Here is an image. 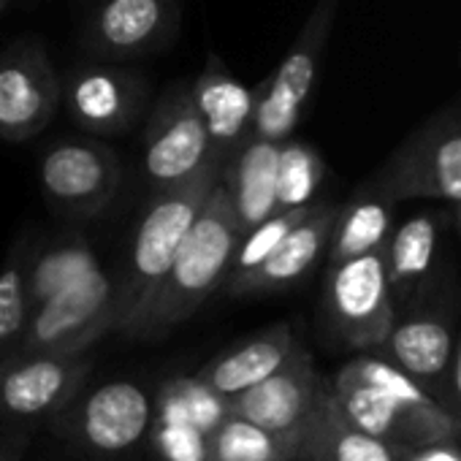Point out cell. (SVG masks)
I'll return each instance as SVG.
<instances>
[{
	"label": "cell",
	"instance_id": "7c38bea8",
	"mask_svg": "<svg viewBox=\"0 0 461 461\" xmlns=\"http://www.w3.org/2000/svg\"><path fill=\"white\" fill-rule=\"evenodd\" d=\"M380 195L461 201V122L431 125L410 139L377 176Z\"/></svg>",
	"mask_w": 461,
	"mask_h": 461
},
{
	"label": "cell",
	"instance_id": "4fadbf2b",
	"mask_svg": "<svg viewBox=\"0 0 461 461\" xmlns=\"http://www.w3.org/2000/svg\"><path fill=\"white\" fill-rule=\"evenodd\" d=\"M176 33V0H104L85 28V50L98 60H131L166 50Z\"/></svg>",
	"mask_w": 461,
	"mask_h": 461
},
{
	"label": "cell",
	"instance_id": "836d02e7",
	"mask_svg": "<svg viewBox=\"0 0 461 461\" xmlns=\"http://www.w3.org/2000/svg\"><path fill=\"white\" fill-rule=\"evenodd\" d=\"M0 461H9V458H6V456H4V453H0Z\"/></svg>",
	"mask_w": 461,
	"mask_h": 461
},
{
	"label": "cell",
	"instance_id": "5bb4252c",
	"mask_svg": "<svg viewBox=\"0 0 461 461\" xmlns=\"http://www.w3.org/2000/svg\"><path fill=\"white\" fill-rule=\"evenodd\" d=\"M147 82L114 66H79L63 82L71 120L90 136H122L147 109Z\"/></svg>",
	"mask_w": 461,
	"mask_h": 461
},
{
	"label": "cell",
	"instance_id": "ba28073f",
	"mask_svg": "<svg viewBox=\"0 0 461 461\" xmlns=\"http://www.w3.org/2000/svg\"><path fill=\"white\" fill-rule=\"evenodd\" d=\"M63 82L36 39L0 52V139L20 144L39 136L60 112Z\"/></svg>",
	"mask_w": 461,
	"mask_h": 461
},
{
	"label": "cell",
	"instance_id": "d4e9b609",
	"mask_svg": "<svg viewBox=\"0 0 461 461\" xmlns=\"http://www.w3.org/2000/svg\"><path fill=\"white\" fill-rule=\"evenodd\" d=\"M206 461H302V442L225 415L206 431Z\"/></svg>",
	"mask_w": 461,
	"mask_h": 461
},
{
	"label": "cell",
	"instance_id": "4316f807",
	"mask_svg": "<svg viewBox=\"0 0 461 461\" xmlns=\"http://www.w3.org/2000/svg\"><path fill=\"white\" fill-rule=\"evenodd\" d=\"M323 176H326V166L318 149L291 139L283 141L280 163H277V209L310 206Z\"/></svg>",
	"mask_w": 461,
	"mask_h": 461
},
{
	"label": "cell",
	"instance_id": "5b68a950",
	"mask_svg": "<svg viewBox=\"0 0 461 461\" xmlns=\"http://www.w3.org/2000/svg\"><path fill=\"white\" fill-rule=\"evenodd\" d=\"M323 310L331 331L345 345L358 350L380 348L396 321L383 250L331 264Z\"/></svg>",
	"mask_w": 461,
	"mask_h": 461
},
{
	"label": "cell",
	"instance_id": "7a4b0ae2",
	"mask_svg": "<svg viewBox=\"0 0 461 461\" xmlns=\"http://www.w3.org/2000/svg\"><path fill=\"white\" fill-rule=\"evenodd\" d=\"M331 391L353 426L388 442L393 450L456 439L461 431L458 418L439 404L429 388L383 356L348 361L337 372Z\"/></svg>",
	"mask_w": 461,
	"mask_h": 461
},
{
	"label": "cell",
	"instance_id": "e0dca14e",
	"mask_svg": "<svg viewBox=\"0 0 461 461\" xmlns=\"http://www.w3.org/2000/svg\"><path fill=\"white\" fill-rule=\"evenodd\" d=\"M152 429V399L131 380H112L87 393L77 410V434L101 453H122Z\"/></svg>",
	"mask_w": 461,
	"mask_h": 461
},
{
	"label": "cell",
	"instance_id": "52a82bcc",
	"mask_svg": "<svg viewBox=\"0 0 461 461\" xmlns=\"http://www.w3.org/2000/svg\"><path fill=\"white\" fill-rule=\"evenodd\" d=\"M141 160L152 193L182 185L217 160L187 82L171 85L155 101L144 131Z\"/></svg>",
	"mask_w": 461,
	"mask_h": 461
},
{
	"label": "cell",
	"instance_id": "6da1fadb",
	"mask_svg": "<svg viewBox=\"0 0 461 461\" xmlns=\"http://www.w3.org/2000/svg\"><path fill=\"white\" fill-rule=\"evenodd\" d=\"M240 240L242 225L222 182L217 179L155 296L120 334L128 339H160L195 315L198 307L225 283Z\"/></svg>",
	"mask_w": 461,
	"mask_h": 461
},
{
	"label": "cell",
	"instance_id": "3957f363",
	"mask_svg": "<svg viewBox=\"0 0 461 461\" xmlns=\"http://www.w3.org/2000/svg\"><path fill=\"white\" fill-rule=\"evenodd\" d=\"M220 160H212L187 182L152 193L133 234L128 261L117 275V331L131 326L155 296L206 195L220 179Z\"/></svg>",
	"mask_w": 461,
	"mask_h": 461
},
{
	"label": "cell",
	"instance_id": "44dd1931",
	"mask_svg": "<svg viewBox=\"0 0 461 461\" xmlns=\"http://www.w3.org/2000/svg\"><path fill=\"white\" fill-rule=\"evenodd\" d=\"M302 461H396V450L353 426L342 415L329 383L307 429Z\"/></svg>",
	"mask_w": 461,
	"mask_h": 461
},
{
	"label": "cell",
	"instance_id": "30bf717a",
	"mask_svg": "<svg viewBox=\"0 0 461 461\" xmlns=\"http://www.w3.org/2000/svg\"><path fill=\"white\" fill-rule=\"evenodd\" d=\"M326 380L318 375L312 356L299 345V350L258 385L225 399V415L256 423L272 434L302 442L315 418Z\"/></svg>",
	"mask_w": 461,
	"mask_h": 461
},
{
	"label": "cell",
	"instance_id": "d6986e66",
	"mask_svg": "<svg viewBox=\"0 0 461 461\" xmlns=\"http://www.w3.org/2000/svg\"><path fill=\"white\" fill-rule=\"evenodd\" d=\"M296 350H299V342H296L291 326L277 323V326L256 334L253 339L242 342L240 348L217 356L195 377L206 388H212L217 396L230 399V396L258 385L269 375H275Z\"/></svg>",
	"mask_w": 461,
	"mask_h": 461
},
{
	"label": "cell",
	"instance_id": "ffe728a7",
	"mask_svg": "<svg viewBox=\"0 0 461 461\" xmlns=\"http://www.w3.org/2000/svg\"><path fill=\"white\" fill-rule=\"evenodd\" d=\"M453 348V331L442 318L410 315L404 321H393L388 337L377 350H383V358H388L423 388H429L442 375H447Z\"/></svg>",
	"mask_w": 461,
	"mask_h": 461
},
{
	"label": "cell",
	"instance_id": "484cf974",
	"mask_svg": "<svg viewBox=\"0 0 461 461\" xmlns=\"http://www.w3.org/2000/svg\"><path fill=\"white\" fill-rule=\"evenodd\" d=\"M33 245L20 240L6 258V267L0 269V358H6L17 350L28 321L33 315L31 291H28V272L33 258Z\"/></svg>",
	"mask_w": 461,
	"mask_h": 461
},
{
	"label": "cell",
	"instance_id": "4dcf8cb0",
	"mask_svg": "<svg viewBox=\"0 0 461 461\" xmlns=\"http://www.w3.org/2000/svg\"><path fill=\"white\" fill-rule=\"evenodd\" d=\"M450 391H453V402L458 404V410H453V415L458 418L461 423V339L458 345L453 348V358H450Z\"/></svg>",
	"mask_w": 461,
	"mask_h": 461
},
{
	"label": "cell",
	"instance_id": "9a60e30c",
	"mask_svg": "<svg viewBox=\"0 0 461 461\" xmlns=\"http://www.w3.org/2000/svg\"><path fill=\"white\" fill-rule=\"evenodd\" d=\"M337 214L339 206L334 203H310L307 214L288 230L277 250L258 269L225 285V291L230 296H264L294 288L329 248Z\"/></svg>",
	"mask_w": 461,
	"mask_h": 461
},
{
	"label": "cell",
	"instance_id": "8992f818",
	"mask_svg": "<svg viewBox=\"0 0 461 461\" xmlns=\"http://www.w3.org/2000/svg\"><path fill=\"white\" fill-rule=\"evenodd\" d=\"M337 9L339 0H318L315 4L291 52L283 58L277 71L258 87V104H256L250 136L277 144L291 139V133L302 120V109L312 93L321 55L329 41Z\"/></svg>",
	"mask_w": 461,
	"mask_h": 461
},
{
	"label": "cell",
	"instance_id": "1f68e13d",
	"mask_svg": "<svg viewBox=\"0 0 461 461\" xmlns=\"http://www.w3.org/2000/svg\"><path fill=\"white\" fill-rule=\"evenodd\" d=\"M6 6H9V0H0V12H4Z\"/></svg>",
	"mask_w": 461,
	"mask_h": 461
},
{
	"label": "cell",
	"instance_id": "2e32d148",
	"mask_svg": "<svg viewBox=\"0 0 461 461\" xmlns=\"http://www.w3.org/2000/svg\"><path fill=\"white\" fill-rule=\"evenodd\" d=\"M195 109L203 120L212 155L225 163L253 133V117L258 104V90L245 87L228 74L217 55L206 58L203 71L190 85Z\"/></svg>",
	"mask_w": 461,
	"mask_h": 461
},
{
	"label": "cell",
	"instance_id": "d6a6232c",
	"mask_svg": "<svg viewBox=\"0 0 461 461\" xmlns=\"http://www.w3.org/2000/svg\"><path fill=\"white\" fill-rule=\"evenodd\" d=\"M458 203V225H461V201H456Z\"/></svg>",
	"mask_w": 461,
	"mask_h": 461
},
{
	"label": "cell",
	"instance_id": "ac0fdd59",
	"mask_svg": "<svg viewBox=\"0 0 461 461\" xmlns=\"http://www.w3.org/2000/svg\"><path fill=\"white\" fill-rule=\"evenodd\" d=\"M220 182L237 212L242 234L277 212V163L280 144L250 136L225 160Z\"/></svg>",
	"mask_w": 461,
	"mask_h": 461
},
{
	"label": "cell",
	"instance_id": "277c9868",
	"mask_svg": "<svg viewBox=\"0 0 461 461\" xmlns=\"http://www.w3.org/2000/svg\"><path fill=\"white\" fill-rule=\"evenodd\" d=\"M117 275L98 267L33 310L14 353H85L104 334L117 331Z\"/></svg>",
	"mask_w": 461,
	"mask_h": 461
},
{
	"label": "cell",
	"instance_id": "7402d4cb",
	"mask_svg": "<svg viewBox=\"0 0 461 461\" xmlns=\"http://www.w3.org/2000/svg\"><path fill=\"white\" fill-rule=\"evenodd\" d=\"M385 272L393 296H404L423 285L437 261V220L434 214H415L399 225L383 248Z\"/></svg>",
	"mask_w": 461,
	"mask_h": 461
},
{
	"label": "cell",
	"instance_id": "cb8c5ba5",
	"mask_svg": "<svg viewBox=\"0 0 461 461\" xmlns=\"http://www.w3.org/2000/svg\"><path fill=\"white\" fill-rule=\"evenodd\" d=\"M391 198L369 195L356 198L348 206H339L331 240H329V261H348L364 253L383 250L391 234Z\"/></svg>",
	"mask_w": 461,
	"mask_h": 461
},
{
	"label": "cell",
	"instance_id": "f1b7e54d",
	"mask_svg": "<svg viewBox=\"0 0 461 461\" xmlns=\"http://www.w3.org/2000/svg\"><path fill=\"white\" fill-rule=\"evenodd\" d=\"M155 445L166 461H206V431L182 418H163L155 423Z\"/></svg>",
	"mask_w": 461,
	"mask_h": 461
},
{
	"label": "cell",
	"instance_id": "83f0119b",
	"mask_svg": "<svg viewBox=\"0 0 461 461\" xmlns=\"http://www.w3.org/2000/svg\"><path fill=\"white\" fill-rule=\"evenodd\" d=\"M310 206H299V209H277L272 217H267L264 222L253 225L250 230H245L237 250H234V261H230V272L225 277L222 285H230L242 280L245 275H250L253 269H258L275 250L277 245L285 240L288 230L307 214Z\"/></svg>",
	"mask_w": 461,
	"mask_h": 461
},
{
	"label": "cell",
	"instance_id": "8fae6325",
	"mask_svg": "<svg viewBox=\"0 0 461 461\" xmlns=\"http://www.w3.org/2000/svg\"><path fill=\"white\" fill-rule=\"evenodd\" d=\"M90 375L85 353H14L0 358V415L17 420L63 410Z\"/></svg>",
	"mask_w": 461,
	"mask_h": 461
},
{
	"label": "cell",
	"instance_id": "f546056e",
	"mask_svg": "<svg viewBox=\"0 0 461 461\" xmlns=\"http://www.w3.org/2000/svg\"><path fill=\"white\" fill-rule=\"evenodd\" d=\"M396 461H461V447L453 439H437L429 445L399 447Z\"/></svg>",
	"mask_w": 461,
	"mask_h": 461
},
{
	"label": "cell",
	"instance_id": "603a6c76",
	"mask_svg": "<svg viewBox=\"0 0 461 461\" xmlns=\"http://www.w3.org/2000/svg\"><path fill=\"white\" fill-rule=\"evenodd\" d=\"M98 256L93 245L79 237V234H66L52 242L41 253H33L31 258V272H28V291H31V304L33 310L52 299L55 294L66 291L68 285L79 283L90 272H95Z\"/></svg>",
	"mask_w": 461,
	"mask_h": 461
},
{
	"label": "cell",
	"instance_id": "9c48e42d",
	"mask_svg": "<svg viewBox=\"0 0 461 461\" xmlns=\"http://www.w3.org/2000/svg\"><path fill=\"white\" fill-rule=\"evenodd\" d=\"M39 179L55 209L74 217H93L114 201L122 168L112 147L82 136L50 147L39 163Z\"/></svg>",
	"mask_w": 461,
	"mask_h": 461
}]
</instances>
